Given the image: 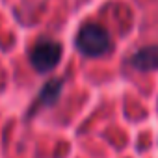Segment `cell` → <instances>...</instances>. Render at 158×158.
Segmentation results:
<instances>
[{
    "mask_svg": "<svg viewBox=\"0 0 158 158\" xmlns=\"http://www.w3.org/2000/svg\"><path fill=\"white\" fill-rule=\"evenodd\" d=\"M130 63L139 71L158 69V45H147L130 56Z\"/></svg>",
    "mask_w": 158,
    "mask_h": 158,
    "instance_id": "3",
    "label": "cell"
},
{
    "mask_svg": "<svg viewBox=\"0 0 158 158\" xmlns=\"http://www.w3.org/2000/svg\"><path fill=\"white\" fill-rule=\"evenodd\" d=\"M74 45L84 56L97 58L106 54L112 48V37L104 26L97 23H86L78 30L74 37Z\"/></svg>",
    "mask_w": 158,
    "mask_h": 158,
    "instance_id": "1",
    "label": "cell"
},
{
    "mask_svg": "<svg viewBox=\"0 0 158 158\" xmlns=\"http://www.w3.org/2000/svg\"><path fill=\"white\" fill-rule=\"evenodd\" d=\"M61 88H63V80H60V78L48 80V82L41 88L35 106H45V108H47V106H54L56 101H58L60 95H61Z\"/></svg>",
    "mask_w": 158,
    "mask_h": 158,
    "instance_id": "4",
    "label": "cell"
},
{
    "mask_svg": "<svg viewBox=\"0 0 158 158\" xmlns=\"http://www.w3.org/2000/svg\"><path fill=\"white\" fill-rule=\"evenodd\" d=\"M61 54H63V47L60 41L43 37L39 41H35V45L32 47L30 63L37 73H48L60 63Z\"/></svg>",
    "mask_w": 158,
    "mask_h": 158,
    "instance_id": "2",
    "label": "cell"
}]
</instances>
